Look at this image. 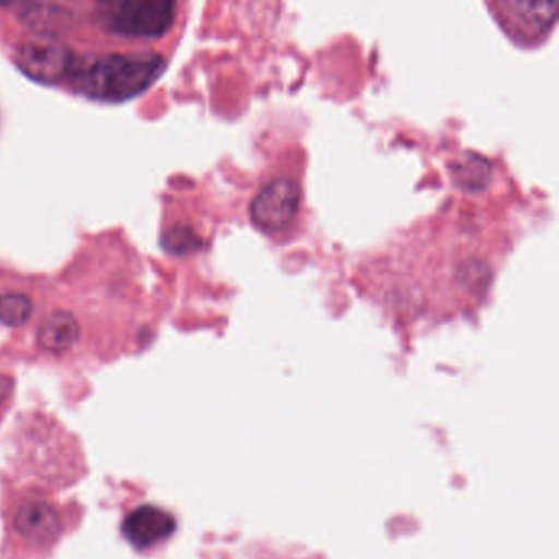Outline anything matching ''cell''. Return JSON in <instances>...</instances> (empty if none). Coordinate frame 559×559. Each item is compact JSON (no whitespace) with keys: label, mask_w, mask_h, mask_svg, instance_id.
<instances>
[{"label":"cell","mask_w":559,"mask_h":559,"mask_svg":"<svg viewBox=\"0 0 559 559\" xmlns=\"http://www.w3.org/2000/svg\"><path fill=\"white\" fill-rule=\"evenodd\" d=\"M166 70L155 51L87 55L74 60L70 78L78 93L100 103H123L145 93Z\"/></svg>","instance_id":"1"},{"label":"cell","mask_w":559,"mask_h":559,"mask_svg":"<svg viewBox=\"0 0 559 559\" xmlns=\"http://www.w3.org/2000/svg\"><path fill=\"white\" fill-rule=\"evenodd\" d=\"M19 17L28 27L34 28L38 35H53L64 31L70 21V12L58 5L34 4L24 5L19 12Z\"/></svg>","instance_id":"9"},{"label":"cell","mask_w":559,"mask_h":559,"mask_svg":"<svg viewBox=\"0 0 559 559\" xmlns=\"http://www.w3.org/2000/svg\"><path fill=\"white\" fill-rule=\"evenodd\" d=\"M162 245L168 253L181 257L201 248V240L188 225H175L163 234Z\"/></svg>","instance_id":"11"},{"label":"cell","mask_w":559,"mask_h":559,"mask_svg":"<svg viewBox=\"0 0 559 559\" xmlns=\"http://www.w3.org/2000/svg\"><path fill=\"white\" fill-rule=\"evenodd\" d=\"M34 313V302L31 297L21 293L0 294V323L8 326H21Z\"/></svg>","instance_id":"10"},{"label":"cell","mask_w":559,"mask_h":559,"mask_svg":"<svg viewBox=\"0 0 559 559\" xmlns=\"http://www.w3.org/2000/svg\"><path fill=\"white\" fill-rule=\"evenodd\" d=\"M176 4L171 0L106 2L97 9L104 31L129 38H159L173 27Z\"/></svg>","instance_id":"2"},{"label":"cell","mask_w":559,"mask_h":559,"mask_svg":"<svg viewBox=\"0 0 559 559\" xmlns=\"http://www.w3.org/2000/svg\"><path fill=\"white\" fill-rule=\"evenodd\" d=\"M299 205V185L290 178H276L260 189L250 214L258 228L271 234L287 227L296 218Z\"/></svg>","instance_id":"4"},{"label":"cell","mask_w":559,"mask_h":559,"mask_svg":"<svg viewBox=\"0 0 559 559\" xmlns=\"http://www.w3.org/2000/svg\"><path fill=\"white\" fill-rule=\"evenodd\" d=\"M556 4L546 2H500L496 4L497 19L512 37L536 40L555 22Z\"/></svg>","instance_id":"5"},{"label":"cell","mask_w":559,"mask_h":559,"mask_svg":"<svg viewBox=\"0 0 559 559\" xmlns=\"http://www.w3.org/2000/svg\"><path fill=\"white\" fill-rule=\"evenodd\" d=\"M14 523L19 535L35 546L51 545L61 532V520L57 510L40 500H32L19 507Z\"/></svg>","instance_id":"7"},{"label":"cell","mask_w":559,"mask_h":559,"mask_svg":"<svg viewBox=\"0 0 559 559\" xmlns=\"http://www.w3.org/2000/svg\"><path fill=\"white\" fill-rule=\"evenodd\" d=\"M15 67L41 84H58L70 76L74 64L71 48L53 35H32L17 45Z\"/></svg>","instance_id":"3"},{"label":"cell","mask_w":559,"mask_h":559,"mask_svg":"<svg viewBox=\"0 0 559 559\" xmlns=\"http://www.w3.org/2000/svg\"><path fill=\"white\" fill-rule=\"evenodd\" d=\"M81 329L73 313L58 310L50 313L38 326L37 340L41 348L51 353H64L80 340Z\"/></svg>","instance_id":"8"},{"label":"cell","mask_w":559,"mask_h":559,"mask_svg":"<svg viewBox=\"0 0 559 559\" xmlns=\"http://www.w3.org/2000/svg\"><path fill=\"white\" fill-rule=\"evenodd\" d=\"M122 530L130 545L148 549L168 539L175 533L176 522L171 513L159 507L142 506L127 516Z\"/></svg>","instance_id":"6"}]
</instances>
